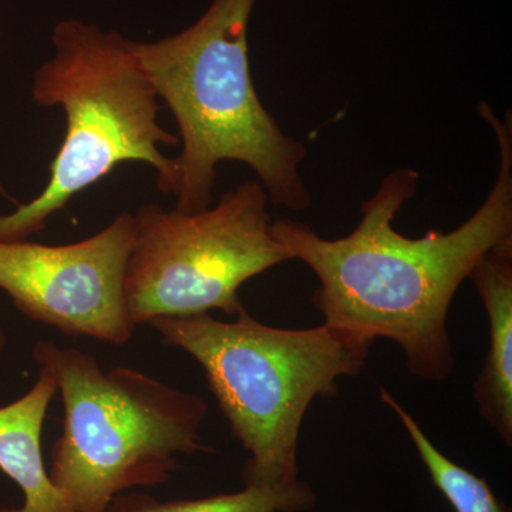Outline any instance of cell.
I'll use <instances>...</instances> for the list:
<instances>
[{
	"instance_id": "obj_6",
	"label": "cell",
	"mask_w": 512,
	"mask_h": 512,
	"mask_svg": "<svg viewBox=\"0 0 512 512\" xmlns=\"http://www.w3.org/2000/svg\"><path fill=\"white\" fill-rule=\"evenodd\" d=\"M269 204L264 187L251 180L195 214L141 205L124 281L134 328L157 318L211 311L235 318L244 311L241 286L291 261L272 234Z\"/></svg>"
},
{
	"instance_id": "obj_4",
	"label": "cell",
	"mask_w": 512,
	"mask_h": 512,
	"mask_svg": "<svg viewBox=\"0 0 512 512\" xmlns=\"http://www.w3.org/2000/svg\"><path fill=\"white\" fill-rule=\"evenodd\" d=\"M32 356L62 396L63 431L47 471L74 512H104L116 495L168 483L180 457L210 450L198 394L131 367L103 370L96 356L49 340Z\"/></svg>"
},
{
	"instance_id": "obj_3",
	"label": "cell",
	"mask_w": 512,
	"mask_h": 512,
	"mask_svg": "<svg viewBox=\"0 0 512 512\" xmlns=\"http://www.w3.org/2000/svg\"><path fill=\"white\" fill-rule=\"evenodd\" d=\"M167 346L194 357L232 434L247 450L244 485L288 487L298 474L309 406L336 396L339 380L362 372L370 343L322 323L282 329L244 309L234 320L207 315L148 323Z\"/></svg>"
},
{
	"instance_id": "obj_7",
	"label": "cell",
	"mask_w": 512,
	"mask_h": 512,
	"mask_svg": "<svg viewBox=\"0 0 512 512\" xmlns=\"http://www.w3.org/2000/svg\"><path fill=\"white\" fill-rule=\"evenodd\" d=\"M133 245L128 212L73 244L0 241V289L33 322L67 336L126 345L136 329L124 299Z\"/></svg>"
},
{
	"instance_id": "obj_9",
	"label": "cell",
	"mask_w": 512,
	"mask_h": 512,
	"mask_svg": "<svg viewBox=\"0 0 512 512\" xmlns=\"http://www.w3.org/2000/svg\"><path fill=\"white\" fill-rule=\"evenodd\" d=\"M57 390L55 376L40 367L32 389L0 407V471L23 494L20 507H2L0 512H74L50 480L42 453L43 426Z\"/></svg>"
},
{
	"instance_id": "obj_5",
	"label": "cell",
	"mask_w": 512,
	"mask_h": 512,
	"mask_svg": "<svg viewBox=\"0 0 512 512\" xmlns=\"http://www.w3.org/2000/svg\"><path fill=\"white\" fill-rule=\"evenodd\" d=\"M53 56L33 77L37 106L60 107L66 134L45 190L18 210L0 215V241L39 234L77 194L123 163L156 170L157 183L171 170L160 146L178 136L158 123V97L131 49V40L96 23L64 19L52 32Z\"/></svg>"
},
{
	"instance_id": "obj_2",
	"label": "cell",
	"mask_w": 512,
	"mask_h": 512,
	"mask_svg": "<svg viewBox=\"0 0 512 512\" xmlns=\"http://www.w3.org/2000/svg\"><path fill=\"white\" fill-rule=\"evenodd\" d=\"M258 0H211L175 35L131 40L141 70L173 113L181 150L158 190L175 210L195 214L212 205L217 168L248 165L276 207L303 211L311 194L301 165L306 148L279 127L252 82L248 32Z\"/></svg>"
},
{
	"instance_id": "obj_12",
	"label": "cell",
	"mask_w": 512,
	"mask_h": 512,
	"mask_svg": "<svg viewBox=\"0 0 512 512\" xmlns=\"http://www.w3.org/2000/svg\"><path fill=\"white\" fill-rule=\"evenodd\" d=\"M6 346H8V335H6L5 328L0 325V353L5 352Z\"/></svg>"
},
{
	"instance_id": "obj_8",
	"label": "cell",
	"mask_w": 512,
	"mask_h": 512,
	"mask_svg": "<svg viewBox=\"0 0 512 512\" xmlns=\"http://www.w3.org/2000/svg\"><path fill=\"white\" fill-rule=\"evenodd\" d=\"M487 313L490 346L474 383L481 417L512 446V238L480 259L470 275Z\"/></svg>"
},
{
	"instance_id": "obj_1",
	"label": "cell",
	"mask_w": 512,
	"mask_h": 512,
	"mask_svg": "<svg viewBox=\"0 0 512 512\" xmlns=\"http://www.w3.org/2000/svg\"><path fill=\"white\" fill-rule=\"evenodd\" d=\"M480 114L494 130L500 167L483 204L450 232L409 238L394 228L412 200L420 174L399 168L387 174L360 207L359 224L342 238L320 237L301 221L276 220L272 234L291 261H301L319 286L312 303L323 323L373 343L402 348L414 377L444 382L453 375L448 313L454 296L487 252L512 238V131L485 101Z\"/></svg>"
},
{
	"instance_id": "obj_11",
	"label": "cell",
	"mask_w": 512,
	"mask_h": 512,
	"mask_svg": "<svg viewBox=\"0 0 512 512\" xmlns=\"http://www.w3.org/2000/svg\"><path fill=\"white\" fill-rule=\"evenodd\" d=\"M380 400L386 404L397 419L400 420L404 430L413 441V446L419 453L420 460L429 471L431 481L437 490L446 497L448 504L456 512H511L507 504L495 495L488 481L477 474L471 473L466 467L460 466L456 461L441 453L436 444L427 437L420 424L414 420L412 414L397 402L396 399L380 387Z\"/></svg>"
},
{
	"instance_id": "obj_10",
	"label": "cell",
	"mask_w": 512,
	"mask_h": 512,
	"mask_svg": "<svg viewBox=\"0 0 512 512\" xmlns=\"http://www.w3.org/2000/svg\"><path fill=\"white\" fill-rule=\"evenodd\" d=\"M316 503L315 491L301 480L288 487L244 485L237 493L197 500L160 501L133 490L116 495L104 512H305Z\"/></svg>"
}]
</instances>
